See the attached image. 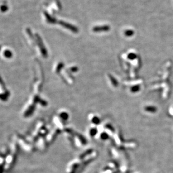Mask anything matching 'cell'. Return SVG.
I'll return each mask as SVG.
<instances>
[]
</instances>
